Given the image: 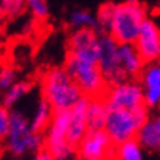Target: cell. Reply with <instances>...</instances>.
Listing matches in <instances>:
<instances>
[{
  "mask_svg": "<svg viewBox=\"0 0 160 160\" xmlns=\"http://www.w3.org/2000/svg\"><path fill=\"white\" fill-rule=\"evenodd\" d=\"M41 98L50 104L53 112L71 110L84 97L71 75L65 68H50L40 79Z\"/></svg>",
  "mask_w": 160,
  "mask_h": 160,
  "instance_id": "cell-2",
  "label": "cell"
},
{
  "mask_svg": "<svg viewBox=\"0 0 160 160\" xmlns=\"http://www.w3.org/2000/svg\"><path fill=\"white\" fill-rule=\"evenodd\" d=\"M118 54H119V65L126 79H132L142 72L146 62L142 60L135 44H119Z\"/></svg>",
  "mask_w": 160,
  "mask_h": 160,
  "instance_id": "cell-13",
  "label": "cell"
},
{
  "mask_svg": "<svg viewBox=\"0 0 160 160\" xmlns=\"http://www.w3.org/2000/svg\"><path fill=\"white\" fill-rule=\"evenodd\" d=\"M66 72L71 75L75 84H77L82 94L88 98L92 97H103L107 90V85L103 73L98 68V63L85 62V60H79L72 56L66 54V60H65V66Z\"/></svg>",
  "mask_w": 160,
  "mask_h": 160,
  "instance_id": "cell-6",
  "label": "cell"
},
{
  "mask_svg": "<svg viewBox=\"0 0 160 160\" xmlns=\"http://www.w3.org/2000/svg\"><path fill=\"white\" fill-rule=\"evenodd\" d=\"M69 110L54 112L44 131V150L53 160H77L78 148L68 141Z\"/></svg>",
  "mask_w": 160,
  "mask_h": 160,
  "instance_id": "cell-5",
  "label": "cell"
},
{
  "mask_svg": "<svg viewBox=\"0 0 160 160\" xmlns=\"http://www.w3.org/2000/svg\"><path fill=\"white\" fill-rule=\"evenodd\" d=\"M112 160H142V147L137 138L128 140L116 146Z\"/></svg>",
  "mask_w": 160,
  "mask_h": 160,
  "instance_id": "cell-18",
  "label": "cell"
},
{
  "mask_svg": "<svg viewBox=\"0 0 160 160\" xmlns=\"http://www.w3.org/2000/svg\"><path fill=\"white\" fill-rule=\"evenodd\" d=\"M77 148L78 156L82 157L112 160L116 146L113 144V141L104 129H97V131H88Z\"/></svg>",
  "mask_w": 160,
  "mask_h": 160,
  "instance_id": "cell-9",
  "label": "cell"
},
{
  "mask_svg": "<svg viewBox=\"0 0 160 160\" xmlns=\"http://www.w3.org/2000/svg\"><path fill=\"white\" fill-rule=\"evenodd\" d=\"M53 115H54V112L50 107L49 103L46 102L44 98H40L38 102H37V104H35L32 113H31V116H29L32 129L44 134V131L47 129V126H49Z\"/></svg>",
  "mask_w": 160,
  "mask_h": 160,
  "instance_id": "cell-16",
  "label": "cell"
},
{
  "mask_svg": "<svg viewBox=\"0 0 160 160\" xmlns=\"http://www.w3.org/2000/svg\"><path fill=\"white\" fill-rule=\"evenodd\" d=\"M77 160H106V159H91V157H82V156H78Z\"/></svg>",
  "mask_w": 160,
  "mask_h": 160,
  "instance_id": "cell-27",
  "label": "cell"
},
{
  "mask_svg": "<svg viewBox=\"0 0 160 160\" xmlns=\"http://www.w3.org/2000/svg\"><path fill=\"white\" fill-rule=\"evenodd\" d=\"M3 146L8 156L24 159L44 150V134L32 129L29 116L21 109L10 110V126L3 138Z\"/></svg>",
  "mask_w": 160,
  "mask_h": 160,
  "instance_id": "cell-1",
  "label": "cell"
},
{
  "mask_svg": "<svg viewBox=\"0 0 160 160\" xmlns=\"http://www.w3.org/2000/svg\"><path fill=\"white\" fill-rule=\"evenodd\" d=\"M140 78L146 106H160V60L146 63Z\"/></svg>",
  "mask_w": 160,
  "mask_h": 160,
  "instance_id": "cell-11",
  "label": "cell"
},
{
  "mask_svg": "<svg viewBox=\"0 0 160 160\" xmlns=\"http://www.w3.org/2000/svg\"><path fill=\"white\" fill-rule=\"evenodd\" d=\"M18 81H19L18 72L12 66H2V69H0V91L5 92Z\"/></svg>",
  "mask_w": 160,
  "mask_h": 160,
  "instance_id": "cell-22",
  "label": "cell"
},
{
  "mask_svg": "<svg viewBox=\"0 0 160 160\" xmlns=\"http://www.w3.org/2000/svg\"><path fill=\"white\" fill-rule=\"evenodd\" d=\"M25 6L35 19H46L50 13L47 0H25Z\"/></svg>",
  "mask_w": 160,
  "mask_h": 160,
  "instance_id": "cell-21",
  "label": "cell"
},
{
  "mask_svg": "<svg viewBox=\"0 0 160 160\" xmlns=\"http://www.w3.org/2000/svg\"><path fill=\"white\" fill-rule=\"evenodd\" d=\"M147 106L138 107L135 110L109 109L104 131L110 137L115 146H119L128 140L135 138L140 128L147 122Z\"/></svg>",
  "mask_w": 160,
  "mask_h": 160,
  "instance_id": "cell-4",
  "label": "cell"
},
{
  "mask_svg": "<svg viewBox=\"0 0 160 160\" xmlns=\"http://www.w3.org/2000/svg\"><path fill=\"white\" fill-rule=\"evenodd\" d=\"M115 6L116 5H113V3H106V5L100 6V9H98L97 15H96L97 29L102 32V34H109V31H110Z\"/></svg>",
  "mask_w": 160,
  "mask_h": 160,
  "instance_id": "cell-20",
  "label": "cell"
},
{
  "mask_svg": "<svg viewBox=\"0 0 160 160\" xmlns=\"http://www.w3.org/2000/svg\"><path fill=\"white\" fill-rule=\"evenodd\" d=\"M0 160H12L10 156H0Z\"/></svg>",
  "mask_w": 160,
  "mask_h": 160,
  "instance_id": "cell-28",
  "label": "cell"
},
{
  "mask_svg": "<svg viewBox=\"0 0 160 160\" xmlns=\"http://www.w3.org/2000/svg\"><path fill=\"white\" fill-rule=\"evenodd\" d=\"M118 49H119V44L110 35L100 34L98 37V68L102 71L103 78L109 87L128 81L119 65Z\"/></svg>",
  "mask_w": 160,
  "mask_h": 160,
  "instance_id": "cell-8",
  "label": "cell"
},
{
  "mask_svg": "<svg viewBox=\"0 0 160 160\" xmlns=\"http://www.w3.org/2000/svg\"><path fill=\"white\" fill-rule=\"evenodd\" d=\"M107 112H109V109H107L106 102H104L103 97H92L88 100V107H87L88 131L104 129Z\"/></svg>",
  "mask_w": 160,
  "mask_h": 160,
  "instance_id": "cell-15",
  "label": "cell"
},
{
  "mask_svg": "<svg viewBox=\"0 0 160 160\" xmlns=\"http://www.w3.org/2000/svg\"><path fill=\"white\" fill-rule=\"evenodd\" d=\"M10 126V109L0 104V140L3 141Z\"/></svg>",
  "mask_w": 160,
  "mask_h": 160,
  "instance_id": "cell-24",
  "label": "cell"
},
{
  "mask_svg": "<svg viewBox=\"0 0 160 160\" xmlns=\"http://www.w3.org/2000/svg\"><path fill=\"white\" fill-rule=\"evenodd\" d=\"M146 19L144 8L140 3L125 2L116 5L109 35L118 44H135L141 25Z\"/></svg>",
  "mask_w": 160,
  "mask_h": 160,
  "instance_id": "cell-3",
  "label": "cell"
},
{
  "mask_svg": "<svg viewBox=\"0 0 160 160\" xmlns=\"http://www.w3.org/2000/svg\"><path fill=\"white\" fill-rule=\"evenodd\" d=\"M22 160H53V159H52V156L46 150H41L38 153H34V154L28 156V157H24Z\"/></svg>",
  "mask_w": 160,
  "mask_h": 160,
  "instance_id": "cell-25",
  "label": "cell"
},
{
  "mask_svg": "<svg viewBox=\"0 0 160 160\" xmlns=\"http://www.w3.org/2000/svg\"><path fill=\"white\" fill-rule=\"evenodd\" d=\"M135 47L146 63L160 60V29L153 21L146 19L142 22Z\"/></svg>",
  "mask_w": 160,
  "mask_h": 160,
  "instance_id": "cell-10",
  "label": "cell"
},
{
  "mask_svg": "<svg viewBox=\"0 0 160 160\" xmlns=\"http://www.w3.org/2000/svg\"><path fill=\"white\" fill-rule=\"evenodd\" d=\"M32 90V84L29 81H18L9 90L2 94V104L8 109H16V104L21 103Z\"/></svg>",
  "mask_w": 160,
  "mask_h": 160,
  "instance_id": "cell-17",
  "label": "cell"
},
{
  "mask_svg": "<svg viewBox=\"0 0 160 160\" xmlns=\"http://www.w3.org/2000/svg\"><path fill=\"white\" fill-rule=\"evenodd\" d=\"M137 141L146 150L159 151L160 150V116L147 119V122L140 128L137 134Z\"/></svg>",
  "mask_w": 160,
  "mask_h": 160,
  "instance_id": "cell-14",
  "label": "cell"
},
{
  "mask_svg": "<svg viewBox=\"0 0 160 160\" xmlns=\"http://www.w3.org/2000/svg\"><path fill=\"white\" fill-rule=\"evenodd\" d=\"M104 102L107 109H123V110H135L138 107L146 106L144 91L141 84L128 79L116 85L107 87L104 92Z\"/></svg>",
  "mask_w": 160,
  "mask_h": 160,
  "instance_id": "cell-7",
  "label": "cell"
},
{
  "mask_svg": "<svg viewBox=\"0 0 160 160\" xmlns=\"http://www.w3.org/2000/svg\"><path fill=\"white\" fill-rule=\"evenodd\" d=\"M0 3L3 6L6 18H16L27 9L25 0H0Z\"/></svg>",
  "mask_w": 160,
  "mask_h": 160,
  "instance_id": "cell-23",
  "label": "cell"
},
{
  "mask_svg": "<svg viewBox=\"0 0 160 160\" xmlns=\"http://www.w3.org/2000/svg\"><path fill=\"white\" fill-rule=\"evenodd\" d=\"M88 100H90V98L84 96V97L69 110L68 141L75 147H78V144L82 141V138L88 132V122H87Z\"/></svg>",
  "mask_w": 160,
  "mask_h": 160,
  "instance_id": "cell-12",
  "label": "cell"
},
{
  "mask_svg": "<svg viewBox=\"0 0 160 160\" xmlns=\"http://www.w3.org/2000/svg\"><path fill=\"white\" fill-rule=\"evenodd\" d=\"M5 18H6V13H5V10H3V6H2V3H0V25L3 24Z\"/></svg>",
  "mask_w": 160,
  "mask_h": 160,
  "instance_id": "cell-26",
  "label": "cell"
},
{
  "mask_svg": "<svg viewBox=\"0 0 160 160\" xmlns=\"http://www.w3.org/2000/svg\"><path fill=\"white\" fill-rule=\"evenodd\" d=\"M68 22L71 25V28H73V31H77V29H96L97 31L96 16L87 10H73L69 15Z\"/></svg>",
  "mask_w": 160,
  "mask_h": 160,
  "instance_id": "cell-19",
  "label": "cell"
},
{
  "mask_svg": "<svg viewBox=\"0 0 160 160\" xmlns=\"http://www.w3.org/2000/svg\"><path fill=\"white\" fill-rule=\"evenodd\" d=\"M0 69H2V66H0Z\"/></svg>",
  "mask_w": 160,
  "mask_h": 160,
  "instance_id": "cell-29",
  "label": "cell"
}]
</instances>
